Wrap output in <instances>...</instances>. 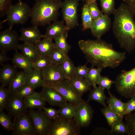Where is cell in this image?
I'll list each match as a JSON object with an SVG mask.
<instances>
[{"label":"cell","mask_w":135,"mask_h":135,"mask_svg":"<svg viewBox=\"0 0 135 135\" xmlns=\"http://www.w3.org/2000/svg\"><path fill=\"white\" fill-rule=\"evenodd\" d=\"M80 49L85 55L92 66L102 69L114 68L122 63L126 58L125 52L115 50L113 45L100 39L94 40H82L78 42Z\"/></svg>","instance_id":"6da1fadb"},{"label":"cell","mask_w":135,"mask_h":135,"mask_svg":"<svg viewBox=\"0 0 135 135\" xmlns=\"http://www.w3.org/2000/svg\"><path fill=\"white\" fill-rule=\"evenodd\" d=\"M112 29L120 47L130 52L135 49L134 16L128 6L122 2L113 14Z\"/></svg>","instance_id":"7a4b0ae2"},{"label":"cell","mask_w":135,"mask_h":135,"mask_svg":"<svg viewBox=\"0 0 135 135\" xmlns=\"http://www.w3.org/2000/svg\"><path fill=\"white\" fill-rule=\"evenodd\" d=\"M62 2L60 0H38L31 8L30 18L33 26H44L56 20Z\"/></svg>","instance_id":"3957f363"},{"label":"cell","mask_w":135,"mask_h":135,"mask_svg":"<svg viewBox=\"0 0 135 135\" xmlns=\"http://www.w3.org/2000/svg\"><path fill=\"white\" fill-rule=\"evenodd\" d=\"M114 81L116 90L122 96L129 98L135 96V67L121 71Z\"/></svg>","instance_id":"277c9868"},{"label":"cell","mask_w":135,"mask_h":135,"mask_svg":"<svg viewBox=\"0 0 135 135\" xmlns=\"http://www.w3.org/2000/svg\"><path fill=\"white\" fill-rule=\"evenodd\" d=\"M31 8L26 3L18 0L14 5L12 4L6 15L5 19L0 22V29L3 23L7 22L9 27L12 28L16 24H24L30 17Z\"/></svg>","instance_id":"5b68a950"},{"label":"cell","mask_w":135,"mask_h":135,"mask_svg":"<svg viewBox=\"0 0 135 135\" xmlns=\"http://www.w3.org/2000/svg\"><path fill=\"white\" fill-rule=\"evenodd\" d=\"M80 128L73 118H66L60 116L54 120L47 135H78Z\"/></svg>","instance_id":"8992f818"},{"label":"cell","mask_w":135,"mask_h":135,"mask_svg":"<svg viewBox=\"0 0 135 135\" xmlns=\"http://www.w3.org/2000/svg\"><path fill=\"white\" fill-rule=\"evenodd\" d=\"M12 135H37L28 111L14 118Z\"/></svg>","instance_id":"52a82bcc"},{"label":"cell","mask_w":135,"mask_h":135,"mask_svg":"<svg viewBox=\"0 0 135 135\" xmlns=\"http://www.w3.org/2000/svg\"><path fill=\"white\" fill-rule=\"evenodd\" d=\"M28 112L37 135H47L52 124V119L43 110H31Z\"/></svg>","instance_id":"ba28073f"},{"label":"cell","mask_w":135,"mask_h":135,"mask_svg":"<svg viewBox=\"0 0 135 135\" xmlns=\"http://www.w3.org/2000/svg\"><path fill=\"white\" fill-rule=\"evenodd\" d=\"M49 86L58 91L67 102L76 106L84 100L75 91L70 84L69 80L66 79Z\"/></svg>","instance_id":"9c48e42d"},{"label":"cell","mask_w":135,"mask_h":135,"mask_svg":"<svg viewBox=\"0 0 135 135\" xmlns=\"http://www.w3.org/2000/svg\"><path fill=\"white\" fill-rule=\"evenodd\" d=\"M88 102L83 100L76 106L73 118L80 128L88 126L93 118L94 111Z\"/></svg>","instance_id":"30bf717a"},{"label":"cell","mask_w":135,"mask_h":135,"mask_svg":"<svg viewBox=\"0 0 135 135\" xmlns=\"http://www.w3.org/2000/svg\"><path fill=\"white\" fill-rule=\"evenodd\" d=\"M78 0H66L62 3L63 17L69 30L78 25Z\"/></svg>","instance_id":"8fae6325"},{"label":"cell","mask_w":135,"mask_h":135,"mask_svg":"<svg viewBox=\"0 0 135 135\" xmlns=\"http://www.w3.org/2000/svg\"><path fill=\"white\" fill-rule=\"evenodd\" d=\"M20 36L12 28L9 27L0 32V52H6L12 50L17 51Z\"/></svg>","instance_id":"7c38bea8"},{"label":"cell","mask_w":135,"mask_h":135,"mask_svg":"<svg viewBox=\"0 0 135 135\" xmlns=\"http://www.w3.org/2000/svg\"><path fill=\"white\" fill-rule=\"evenodd\" d=\"M45 86H49L66 79L60 64L52 63L41 70Z\"/></svg>","instance_id":"4fadbf2b"},{"label":"cell","mask_w":135,"mask_h":135,"mask_svg":"<svg viewBox=\"0 0 135 135\" xmlns=\"http://www.w3.org/2000/svg\"><path fill=\"white\" fill-rule=\"evenodd\" d=\"M5 108L8 114L14 118L28 112L23 98L15 94H11Z\"/></svg>","instance_id":"5bb4252c"},{"label":"cell","mask_w":135,"mask_h":135,"mask_svg":"<svg viewBox=\"0 0 135 135\" xmlns=\"http://www.w3.org/2000/svg\"><path fill=\"white\" fill-rule=\"evenodd\" d=\"M40 92L46 102L51 106L60 107L66 102L61 94L54 88L45 86Z\"/></svg>","instance_id":"9a60e30c"},{"label":"cell","mask_w":135,"mask_h":135,"mask_svg":"<svg viewBox=\"0 0 135 135\" xmlns=\"http://www.w3.org/2000/svg\"><path fill=\"white\" fill-rule=\"evenodd\" d=\"M112 24L109 16L104 15L94 20L90 28L91 33L96 39H100L102 36L110 30Z\"/></svg>","instance_id":"2e32d148"},{"label":"cell","mask_w":135,"mask_h":135,"mask_svg":"<svg viewBox=\"0 0 135 135\" xmlns=\"http://www.w3.org/2000/svg\"><path fill=\"white\" fill-rule=\"evenodd\" d=\"M38 27L33 26L21 28L20 30V40L25 43L35 44L41 40L44 37V35L41 34Z\"/></svg>","instance_id":"e0dca14e"},{"label":"cell","mask_w":135,"mask_h":135,"mask_svg":"<svg viewBox=\"0 0 135 135\" xmlns=\"http://www.w3.org/2000/svg\"><path fill=\"white\" fill-rule=\"evenodd\" d=\"M48 25L46 28L44 37L52 40L69 30L62 21L56 20Z\"/></svg>","instance_id":"ac0fdd59"},{"label":"cell","mask_w":135,"mask_h":135,"mask_svg":"<svg viewBox=\"0 0 135 135\" xmlns=\"http://www.w3.org/2000/svg\"><path fill=\"white\" fill-rule=\"evenodd\" d=\"M16 68L9 64H4L0 69V82L5 87L8 86L18 72Z\"/></svg>","instance_id":"d6986e66"},{"label":"cell","mask_w":135,"mask_h":135,"mask_svg":"<svg viewBox=\"0 0 135 135\" xmlns=\"http://www.w3.org/2000/svg\"><path fill=\"white\" fill-rule=\"evenodd\" d=\"M13 66L29 73L34 69L33 64L22 53L16 51L12 59Z\"/></svg>","instance_id":"ffe728a7"},{"label":"cell","mask_w":135,"mask_h":135,"mask_svg":"<svg viewBox=\"0 0 135 135\" xmlns=\"http://www.w3.org/2000/svg\"><path fill=\"white\" fill-rule=\"evenodd\" d=\"M26 108L30 110L37 109L42 110L46 104L40 93L35 92L32 94L23 98Z\"/></svg>","instance_id":"44dd1931"},{"label":"cell","mask_w":135,"mask_h":135,"mask_svg":"<svg viewBox=\"0 0 135 135\" xmlns=\"http://www.w3.org/2000/svg\"><path fill=\"white\" fill-rule=\"evenodd\" d=\"M35 46L40 56H49L56 49L52 40L44 37Z\"/></svg>","instance_id":"7402d4cb"},{"label":"cell","mask_w":135,"mask_h":135,"mask_svg":"<svg viewBox=\"0 0 135 135\" xmlns=\"http://www.w3.org/2000/svg\"><path fill=\"white\" fill-rule=\"evenodd\" d=\"M69 80L74 90L81 97L84 93L91 90V85L84 78L74 75Z\"/></svg>","instance_id":"603a6c76"},{"label":"cell","mask_w":135,"mask_h":135,"mask_svg":"<svg viewBox=\"0 0 135 135\" xmlns=\"http://www.w3.org/2000/svg\"><path fill=\"white\" fill-rule=\"evenodd\" d=\"M18 50L33 63L40 57L34 44L24 42L19 44Z\"/></svg>","instance_id":"cb8c5ba5"},{"label":"cell","mask_w":135,"mask_h":135,"mask_svg":"<svg viewBox=\"0 0 135 135\" xmlns=\"http://www.w3.org/2000/svg\"><path fill=\"white\" fill-rule=\"evenodd\" d=\"M26 83L35 89L45 86V84L42 76L41 70L34 68L28 73Z\"/></svg>","instance_id":"d4e9b609"},{"label":"cell","mask_w":135,"mask_h":135,"mask_svg":"<svg viewBox=\"0 0 135 135\" xmlns=\"http://www.w3.org/2000/svg\"><path fill=\"white\" fill-rule=\"evenodd\" d=\"M28 73L22 70L18 72L16 76L8 86L11 94L16 92L26 83Z\"/></svg>","instance_id":"484cf974"},{"label":"cell","mask_w":135,"mask_h":135,"mask_svg":"<svg viewBox=\"0 0 135 135\" xmlns=\"http://www.w3.org/2000/svg\"><path fill=\"white\" fill-rule=\"evenodd\" d=\"M110 95L108 98L106 103L110 108L113 111L120 114L124 115L126 107V103L121 101L112 95L108 90Z\"/></svg>","instance_id":"4316f807"},{"label":"cell","mask_w":135,"mask_h":135,"mask_svg":"<svg viewBox=\"0 0 135 135\" xmlns=\"http://www.w3.org/2000/svg\"><path fill=\"white\" fill-rule=\"evenodd\" d=\"M107 99L104 94V89L96 86L90 90L88 101H94L104 106L106 105L105 102Z\"/></svg>","instance_id":"83f0119b"},{"label":"cell","mask_w":135,"mask_h":135,"mask_svg":"<svg viewBox=\"0 0 135 135\" xmlns=\"http://www.w3.org/2000/svg\"><path fill=\"white\" fill-rule=\"evenodd\" d=\"M100 110L105 117L108 125L111 126L114 123L122 120L124 115L120 114L111 110L108 106L106 105Z\"/></svg>","instance_id":"f1b7e54d"},{"label":"cell","mask_w":135,"mask_h":135,"mask_svg":"<svg viewBox=\"0 0 135 135\" xmlns=\"http://www.w3.org/2000/svg\"><path fill=\"white\" fill-rule=\"evenodd\" d=\"M102 69L98 67L96 68L91 66L89 68L87 74L84 78L90 84L93 88L96 86Z\"/></svg>","instance_id":"f546056e"},{"label":"cell","mask_w":135,"mask_h":135,"mask_svg":"<svg viewBox=\"0 0 135 135\" xmlns=\"http://www.w3.org/2000/svg\"><path fill=\"white\" fill-rule=\"evenodd\" d=\"M59 107L58 110L60 116L67 119L73 118L76 110V106L66 102Z\"/></svg>","instance_id":"4dcf8cb0"},{"label":"cell","mask_w":135,"mask_h":135,"mask_svg":"<svg viewBox=\"0 0 135 135\" xmlns=\"http://www.w3.org/2000/svg\"><path fill=\"white\" fill-rule=\"evenodd\" d=\"M67 31L62 34L55 40L54 43L56 48L63 52L68 54L71 47V46L67 42L68 36Z\"/></svg>","instance_id":"1f68e13d"},{"label":"cell","mask_w":135,"mask_h":135,"mask_svg":"<svg viewBox=\"0 0 135 135\" xmlns=\"http://www.w3.org/2000/svg\"><path fill=\"white\" fill-rule=\"evenodd\" d=\"M82 18L83 29L86 30L90 29L94 20L89 11L86 3L84 5L82 9Z\"/></svg>","instance_id":"d6a6232c"},{"label":"cell","mask_w":135,"mask_h":135,"mask_svg":"<svg viewBox=\"0 0 135 135\" xmlns=\"http://www.w3.org/2000/svg\"><path fill=\"white\" fill-rule=\"evenodd\" d=\"M60 65L67 79L70 80L74 75L76 67L69 57L66 59Z\"/></svg>","instance_id":"836d02e7"},{"label":"cell","mask_w":135,"mask_h":135,"mask_svg":"<svg viewBox=\"0 0 135 135\" xmlns=\"http://www.w3.org/2000/svg\"><path fill=\"white\" fill-rule=\"evenodd\" d=\"M102 12L104 15L109 16L114 14L116 9L115 7V0H100Z\"/></svg>","instance_id":"e575fe53"},{"label":"cell","mask_w":135,"mask_h":135,"mask_svg":"<svg viewBox=\"0 0 135 135\" xmlns=\"http://www.w3.org/2000/svg\"><path fill=\"white\" fill-rule=\"evenodd\" d=\"M49 57L52 63L59 64L69 57L68 54L56 48Z\"/></svg>","instance_id":"d590c367"},{"label":"cell","mask_w":135,"mask_h":135,"mask_svg":"<svg viewBox=\"0 0 135 135\" xmlns=\"http://www.w3.org/2000/svg\"><path fill=\"white\" fill-rule=\"evenodd\" d=\"M11 117L3 111L0 112V124L7 131H12L14 126Z\"/></svg>","instance_id":"8d00e7d4"},{"label":"cell","mask_w":135,"mask_h":135,"mask_svg":"<svg viewBox=\"0 0 135 135\" xmlns=\"http://www.w3.org/2000/svg\"><path fill=\"white\" fill-rule=\"evenodd\" d=\"M11 93L8 88L2 85L0 86V112L3 111L9 98Z\"/></svg>","instance_id":"74e56055"},{"label":"cell","mask_w":135,"mask_h":135,"mask_svg":"<svg viewBox=\"0 0 135 135\" xmlns=\"http://www.w3.org/2000/svg\"><path fill=\"white\" fill-rule=\"evenodd\" d=\"M111 130L113 133L118 134H127L128 130L127 126L121 120L114 123L111 126Z\"/></svg>","instance_id":"f35d334b"},{"label":"cell","mask_w":135,"mask_h":135,"mask_svg":"<svg viewBox=\"0 0 135 135\" xmlns=\"http://www.w3.org/2000/svg\"><path fill=\"white\" fill-rule=\"evenodd\" d=\"M125 120L128 128V135H135V111L126 115Z\"/></svg>","instance_id":"ab89813d"},{"label":"cell","mask_w":135,"mask_h":135,"mask_svg":"<svg viewBox=\"0 0 135 135\" xmlns=\"http://www.w3.org/2000/svg\"><path fill=\"white\" fill-rule=\"evenodd\" d=\"M52 63L49 56H40L33 64L34 68L42 70Z\"/></svg>","instance_id":"60d3db41"},{"label":"cell","mask_w":135,"mask_h":135,"mask_svg":"<svg viewBox=\"0 0 135 135\" xmlns=\"http://www.w3.org/2000/svg\"><path fill=\"white\" fill-rule=\"evenodd\" d=\"M35 89L26 83L20 88L15 94L24 98L29 96L34 93Z\"/></svg>","instance_id":"b9f144b4"},{"label":"cell","mask_w":135,"mask_h":135,"mask_svg":"<svg viewBox=\"0 0 135 135\" xmlns=\"http://www.w3.org/2000/svg\"><path fill=\"white\" fill-rule=\"evenodd\" d=\"M86 3L87 4L89 11L94 20L98 19L104 15L99 9L96 1Z\"/></svg>","instance_id":"7bdbcfd3"},{"label":"cell","mask_w":135,"mask_h":135,"mask_svg":"<svg viewBox=\"0 0 135 135\" xmlns=\"http://www.w3.org/2000/svg\"><path fill=\"white\" fill-rule=\"evenodd\" d=\"M114 84V81L112 80L108 77L101 76L98 84L102 88L109 90Z\"/></svg>","instance_id":"ee69618b"},{"label":"cell","mask_w":135,"mask_h":135,"mask_svg":"<svg viewBox=\"0 0 135 135\" xmlns=\"http://www.w3.org/2000/svg\"><path fill=\"white\" fill-rule=\"evenodd\" d=\"M12 4L11 0H0V17L6 15Z\"/></svg>","instance_id":"f6af8a7d"},{"label":"cell","mask_w":135,"mask_h":135,"mask_svg":"<svg viewBox=\"0 0 135 135\" xmlns=\"http://www.w3.org/2000/svg\"><path fill=\"white\" fill-rule=\"evenodd\" d=\"M89 68L87 67L86 64L84 65H79L76 67L74 75L80 78H84L87 74Z\"/></svg>","instance_id":"bcb514c9"},{"label":"cell","mask_w":135,"mask_h":135,"mask_svg":"<svg viewBox=\"0 0 135 135\" xmlns=\"http://www.w3.org/2000/svg\"><path fill=\"white\" fill-rule=\"evenodd\" d=\"M43 110L50 118L54 120L58 117L60 115L58 110L52 107H43Z\"/></svg>","instance_id":"7dc6e473"},{"label":"cell","mask_w":135,"mask_h":135,"mask_svg":"<svg viewBox=\"0 0 135 135\" xmlns=\"http://www.w3.org/2000/svg\"><path fill=\"white\" fill-rule=\"evenodd\" d=\"M126 103V107L124 115H126L135 111V96L130 98Z\"/></svg>","instance_id":"c3c4849f"},{"label":"cell","mask_w":135,"mask_h":135,"mask_svg":"<svg viewBox=\"0 0 135 135\" xmlns=\"http://www.w3.org/2000/svg\"><path fill=\"white\" fill-rule=\"evenodd\" d=\"M114 133L111 130L104 128H98L95 129L92 132L91 135H112Z\"/></svg>","instance_id":"681fc988"},{"label":"cell","mask_w":135,"mask_h":135,"mask_svg":"<svg viewBox=\"0 0 135 135\" xmlns=\"http://www.w3.org/2000/svg\"><path fill=\"white\" fill-rule=\"evenodd\" d=\"M127 4L135 17V0H122Z\"/></svg>","instance_id":"f907efd6"},{"label":"cell","mask_w":135,"mask_h":135,"mask_svg":"<svg viewBox=\"0 0 135 135\" xmlns=\"http://www.w3.org/2000/svg\"><path fill=\"white\" fill-rule=\"evenodd\" d=\"M10 59L7 56L6 52H0V65L2 66L4 64L9 60Z\"/></svg>","instance_id":"816d5d0a"},{"label":"cell","mask_w":135,"mask_h":135,"mask_svg":"<svg viewBox=\"0 0 135 135\" xmlns=\"http://www.w3.org/2000/svg\"><path fill=\"white\" fill-rule=\"evenodd\" d=\"M96 0H86V3L94 1H96Z\"/></svg>","instance_id":"f5cc1de1"},{"label":"cell","mask_w":135,"mask_h":135,"mask_svg":"<svg viewBox=\"0 0 135 135\" xmlns=\"http://www.w3.org/2000/svg\"><path fill=\"white\" fill-rule=\"evenodd\" d=\"M83 0V1H84V0H86H86Z\"/></svg>","instance_id":"db71d44e"},{"label":"cell","mask_w":135,"mask_h":135,"mask_svg":"<svg viewBox=\"0 0 135 135\" xmlns=\"http://www.w3.org/2000/svg\"><path fill=\"white\" fill-rule=\"evenodd\" d=\"M35 0L36 1H37V0Z\"/></svg>","instance_id":"11a10c76"}]
</instances>
